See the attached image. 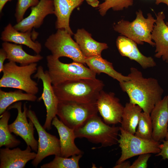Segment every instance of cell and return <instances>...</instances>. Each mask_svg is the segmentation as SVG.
Segmentation results:
<instances>
[{
    "instance_id": "obj_31",
    "label": "cell",
    "mask_w": 168,
    "mask_h": 168,
    "mask_svg": "<svg viewBox=\"0 0 168 168\" xmlns=\"http://www.w3.org/2000/svg\"><path fill=\"white\" fill-rule=\"evenodd\" d=\"M40 0H18L15 14L17 23L22 21L27 9L34 7L39 2Z\"/></svg>"
},
{
    "instance_id": "obj_25",
    "label": "cell",
    "mask_w": 168,
    "mask_h": 168,
    "mask_svg": "<svg viewBox=\"0 0 168 168\" xmlns=\"http://www.w3.org/2000/svg\"><path fill=\"white\" fill-rule=\"evenodd\" d=\"M142 110L139 105L130 102L124 106L122 115L121 128L135 134Z\"/></svg>"
},
{
    "instance_id": "obj_19",
    "label": "cell",
    "mask_w": 168,
    "mask_h": 168,
    "mask_svg": "<svg viewBox=\"0 0 168 168\" xmlns=\"http://www.w3.org/2000/svg\"><path fill=\"white\" fill-rule=\"evenodd\" d=\"M156 16L151 34L152 39L155 44V56L168 62V26L165 22V16L163 12H159Z\"/></svg>"
},
{
    "instance_id": "obj_26",
    "label": "cell",
    "mask_w": 168,
    "mask_h": 168,
    "mask_svg": "<svg viewBox=\"0 0 168 168\" xmlns=\"http://www.w3.org/2000/svg\"><path fill=\"white\" fill-rule=\"evenodd\" d=\"M19 90L7 92L0 89V115L5 112L13 104L21 100L35 101L37 97L35 95L23 92Z\"/></svg>"
},
{
    "instance_id": "obj_29",
    "label": "cell",
    "mask_w": 168,
    "mask_h": 168,
    "mask_svg": "<svg viewBox=\"0 0 168 168\" xmlns=\"http://www.w3.org/2000/svg\"><path fill=\"white\" fill-rule=\"evenodd\" d=\"M153 126L150 114L142 112L135 135L145 139H152Z\"/></svg>"
},
{
    "instance_id": "obj_40",
    "label": "cell",
    "mask_w": 168,
    "mask_h": 168,
    "mask_svg": "<svg viewBox=\"0 0 168 168\" xmlns=\"http://www.w3.org/2000/svg\"><path fill=\"white\" fill-rule=\"evenodd\" d=\"M166 24L168 26V22H166Z\"/></svg>"
},
{
    "instance_id": "obj_18",
    "label": "cell",
    "mask_w": 168,
    "mask_h": 168,
    "mask_svg": "<svg viewBox=\"0 0 168 168\" xmlns=\"http://www.w3.org/2000/svg\"><path fill=\"white\" fill-rule=\"evenodd\" d=\"M137 44L133 41L122 35L119 36L116 40V46L122 56L134 60L144 69L156 66V63L154 59L141 53Z\"/></svg>"
},
{
    "instance_id": "obj_24",
    "label": "cell",
    "mask_w": 168,
    "mask_h": 168,
    "mask_svg": "<svg viewBox=\"0 0 168 168\" xmlns=\"http://www.w3.org/2000/svg\"><path fill=\"white\" fill-rule=\"evenodd\" d=\"M85 63L93 72L97 74L105 73L119 82L127 81L128 76H125L116 71L113 64L103 58L101 55L95 56L86 58Z\"/></svg>"
},
{
    "instance_id": "obj_12",
    "label": "cell",
    "mask_w": 168,
    "mask_h": 168,
    "mask_svg": "<svg viewBox=\"0 0 168 168\" xmlns=\"http://www.w3.org/2000/svg\"><path fill=\"white\" fill-rule=\"evenodd\" d=\"M33 77L40 79L43 83V92L38 101L43 100L46 110L45 121L43 126L44 128L49 130L52 128V122L56 116L59 100L56 95L52 85V81L48 71H44L42 66L37 67L36 73Z\"/></svg>"
},
{
    "instance_id": "obj_23",
    "label": "cell",
    "mask_w": 168,
    "mask_h": 168,
    "mask_svg": "<svg viewBox=\"0 0 168 168\" xmlns=\"http://www.w3.org/2000/svg\"><path fill=\"white\" fill-rule=\"evenodd\" d=\"M2 45L7 53V59L9 61L19 63L21 65L36 63L43 58V57L39 54L32 55L27 54L23 50L21 44L4 42Z\"/></svg>"
},
{
    "instance_id": "obj_33",
    "label": "cell",
    "mask_w": 168,
    "mask_h": 168,
    "mask_svg": "<svg viewBox=\"0 0 168 168\" xmlns=\"http://www.w3.org/2000/svg\"><path fill=\"white\" fill-rule=\"evenodd\" d=\"M162 142L163 143L160 145L161 151L156 156H161L164 160L168 159V140H164Z\"/></svg>"
},
{
    "instance_id": "obj_17",
    "label": "cell",
    "mask_w": 168,
    "mask_h": 168,
    "mask_svg": "<svg viewBox=\"0 0 168 168\" xmlns=\"http://www.w3.org/2000/svg\"><path fill=\"white\" fill-rule=\"evenodd\" d=\"M38 35V33L32 30L25 32L19 31L9 23L2 32L0 39L4 42L24 45L32 49L37 54H39L42 50V45L38 41H35Z\"/></svg>"
},
{
    "instance_id": "obj_14",
    "label": "cell",
    "mask_w": 168,
    "mask_h": 168,
    "mask_svg": "<svg viewBox=\"0 0 168 168\" xmlns=\"http://www.w3.org/2000/svg\"><path fill=\"white\" fill-rule=\"evenodd\" d=\"M31 10L29 16L13 26L15 29L25 32L39 28L46 16L54 14L53 0H40L37 5L31 7Z\"/></svg>"
},
{
    "instance_id": "obj_5",
    "label": "cell",
    "mask_w": 168,
    "mask_h": 168,
    "mask_svg": "<svg viewBox=\"0 0 168 168\" xmlns=\"http://www.w3.org/2000/svg\"><path fill=\"white\" fill-rule=\"evenodd\" d=\"M136 15L135 19L132 22L122 19L114 24V30L137 44H143L145 42L155 46L151 34L156 19L151 13H148L147 17L145 18L140 10L136 12Z\"/></svg>"
},
{
    "instance_id": "obj_22",
    "label": "cell",
    "mask_w": 168,
    "mask_h": 168,
    "mask_svg": "<svg viewBox=\"0 0 168 168\" xmlns=\"http://www.w3.org/2000/svg\"><path fill=\"white\" fill-rule=\"evenodd\" d=\"M74 39L86 58L101 55L102 51L108 48L106 43L95 40L91 34L84 29L77 30L74 34Z\"/></svg>"
},
{
    "instance_id": "obj_20",
    "label": "cell",
    "mask_w": 168,
    "mask_h": 168,
    "mask_svg": "<svg viewBox=\"0 0 168 168\" xmlns=\"http://www.w3.org/2000/svg\"><path fill=\"white\" fill-rule=\"evenodd\" d=\"M52 125L57 129L59 137L60 156L68 157L74 155L82 154L83 152L76 146V138L74 129L64 124L57 116L53 119Z\"/></svg>"
},
{
    "instance_id": "obj_38",
    "label": "cell",
    "mask_w": 168,
    "mask_h": 168,
    "mask_svg": "<svg viewBox=\"0 0 168 168\" xmlns=\"http://www.w3.org/2000/svg\"><path fill=\"white\" fill-rule=\"evenodd\" d=\"M161 3L166 4L168 7V0H156V4L158 5Z\"/></svg>"
},
{
    "instance_id": "obj_3",
    "label": "cell",
    "mask_w": 168,
    "mask_h": 168,
    "mask_svg": "<svg viewBox=\"0 0 168 168\" xmlns=\"http://www.w3.org/2000/svg\"><path fill=\"white\" fill-rule=\"evenodd\" d=\"M37 66L36 63L20 66L12 61L6 63L0 80V87L16 88L35 95L39 89L31 76L37 71Z\"/></svg>"
},
{
    "instance_id": "obj_35",
    "label": "cell",
    "mask_w": 168,
    "mask_h": 168,
    "mask_svg": "<svg viewBox=\"0 0 168 168\" xmlns=\"http://www.w3.org/2000/svg\"><path fill=\"white\" fill-rule=\"evenodd\" d=\"M131 164L129 161H124L119 164H115L114 168H130Z\"/></svg>"
},
{
    "instance_id": "obj_32",
    "label": "cell",
    "mask_w": 168,
    "mask_h": 168,
    "mask_svg": "<svg viewBox=\"0 0 168 168\" xmlns=\"http://www.w3.org/2000/svg\"><path fill=\"white\" fill-rule=\"evenodd\" d=\"M151 153H146L139 155L137 159L131 165L130 168H147V161Z\"/></svg>"
},
{
    "instance_id": "obj_37",
    "label": "cell",
    "mask_w": 168,
    "mask_h": 168,
    "mask_svg": "<svg viewBox=\"0 0 168 168\" xmlns=\"http://www.w3.org/2000/svg\"><path fill=\"white\" fill-rule=\"evenodd\" d=\"M12 0H0V12H2V9L5 4L8 1Z\"/></svg>"
},
{
    "instance_id": "obj_11",
    "label": "cell",
    "mask_w": 168,
    "mask_h": 168,
    "mask_svg": "<svg viewBox=\"0 0 168 168\" xmlns=\"http://www.w3.org/2000/svg\"><path fill=\"white\" fill-rule=\"evenodd\" d=\"M22 103L20 101L15 102L8 108L7 110L16 109L17 115L12 123L8 124V128L11 133L20 137L25 141L27 146H30L32 150L37 152L38 151V141L34 136L35 127L33 123L30 120L28 122L27 119V108L26 103L23 105V110H22Z\"/></svg>"
},
{
    "instance_id": "obj_36",
    "label": "cell",
    "mask_w": 168,
    "mask_h": 168,
    "mask_svg": "<svg viewBox=\"0 0 168 168\" xmlns=\"http://www.w3.org/2000/svg\"><path fill=\"white\" fill-rule=\"evenodd\" d=\"M87 3L94 7H98L99 4L98 0H85Z\"/></svg>"
},
{
    "instance_id": "obj_16",
    "label": "cell",
    "mask_w": 168,
    "mask_h": 168,
    "mask_svg": "<svg viewBox=\"0 0 168 168\" xmlns=\"http://www.w3.org/2000/svg\"><path fill=\"white\" fill-rule=\"evenodd\" d=\"M153 132L152 139L161 142L165 138L168 126V95L158 102L150 114Z\"/></svg>"
},
{
    "instance_id": "obj_4",
    "label": "cell",
    "mask_w": 168,
    "mask_h": 168,
    "mask_svg": "<svg viewBox=\"0 0 168 168\" xmlns=\"http://www.w3.org/2000/svg\"><path fill=\"white\" fill-rule=\"evenodd\" d=\"M74 130L76 138H85L91 142L100 144L102 147H110L118 143L120 127L110 126L97 114Z\"/></svg>"
},
{
    "instance_id": "obj_2",
    "label": "cell",
    "mask_w": 168,
    "mask_h": 168,
    "mask_svg": "<svg viewBox=\"0 0 168 168\" xmlns=\"http://www.w3.org/2000/svg\"><path fill=\"white\" fill-rule=\"evenodd\" d=\"M53 86L59 100L96 104L104 84L96 78H81Z\"/></svg>"
},
{
    "instance_id": "obj_39",
    "label": "cell",
    "mask_w": 168,
    "mask_h": 168,
    "mask_svg": "<svg viewBox=\"0 0 168 168\" xmlns=\"http://www.w3.org/2000/svg\"><path fill=\"white\" fill-rule=\"evenodd\" d=\"M165 139L166 140H168V126L167 133L166 136V137Z\"/></svg>"
},
{
    "instance_id": "obj_30",
    "label": "cell",
    "mask_w": 168,
    "mask_h": 168,
    "mask_svg": "<svg viewBox=\"0 0 168 168\" xmlns=\"http://www.w3.org/2000/svg\"><path fill=\"white\" fill-rule=\"evenodd\" d=\"M133 0H105L99 4L98 7L101 15L104 16L110 8L114 11H119L132 6Z\"/></svg>"
},
{
    "instance_id": "obj_1",
    "label": "cell",
    "mask_w": 168,
    "mask_h": 168,
    "mask_svg": "<svg viewBox=\"0 0 168 168\" xmlns=\"http://www.w3.org/2000/svg\"><path fill=\"white\" fill-rule=\"evenodd\" d=\"M128 76V80L119 82L122 90L128 94L130 102L138 105L143 112L150 114L155 105L162 99L163 89L156 79L144 77L135 68H130Z\"/></svg>"
},
{
    "instance_id": "obj_6",
    "label": "cell",
    "mask_w": 168,
    "mask_h": 168,
    "mask_svg": "<svg viewBox=\"0 0 168 168\" xmlns=\"http://www.w3.org/2000/svg\"><path fill=\"white\" fill-rule=\"evenodd\" d=\"M46 60L47 71L53 86L79 79L96 78V74L82 63L73 61L63 63L51 54L46 57Z\"/></svg>"
},
{
    "instance_id": "obj_34",
    "label": "cell",
    "mask_w": 168,
    "mask_h": 168,
    "mask_svg": "<svg viewBox=\"0 0 168 168\" xmlns=\"http://www.w3.org/2000/svg\"><path fill=\"white\" fill-rule=\"evenodd\" d=\"M7 59V54L5 51L1 48L0 49V72H2L4 64V63Z\"/></svg>"
},
{
    "instance_id": "obj_9",
    "label": "cell",
    "mask_w": 168,
    "mask_h": 168,
    "mask_svg": "<svg viewBox=\"0 0 168 168\" xmlns=\"http://www.w3.org/2000/svg\"><path fill=\"white\" fill-rule=\"evenodd\" d=\"M71 34L64 29H58L46 39L44 45L54 58L66 57L73 62L85 63L86 58Z\"/></svg>"
},
{
    "instance_id": "obj_10",
    "label": "cell",
    "mask_w": 168,
    "mask_h": 168,
    "mask_svg": "<svg viewBox=\"0 0 168 168\" xmlns=\"http://www.w3.org/2000/svg\"><path fill=\"white\" fill-rule=\"evenodd\" d=\"M27 117L33 123L38 134V151L35 158L31 164L37 167L45 157L54 155L60 156L59 140L55 136L48 133L40 124L35 112L30 106L27 111Z\"/></svg>"
},
{
    "instance_id": "obj_13",
    "label": "cell",
    "mask_w": 168,
    "mask_h": 168,
    "mask_svg": "<svg viewBox=\"0 0 168 168\" xmlns=\"http://www.w3.org/2000/svg\"><path fill=\"white\" fill-rule=\"evenodd\" d=\"M96 104L98 112L105 123L114 125L121 123L124 107L114 93L102 90Z\"/></svg>"
},
{
    "instance_id": "obj_27",
    "label": "cell",
    "mask_w": 168,
    "mask_h": 168,
    "mask_svg": "<svg viewBox=\"0 0 168 168\" xmlns=\"http://www.w3.org/2000/svg\"><path fill=\"white\" fill-rule=\"evenodd\" d=\"M11 116L10 113L6 110L0 115V147L12 148L19 145L21 142L12 135L8 128V122Z\"/></svg>"
},
{
    "instance_id": "obj_7",
    "label": "cell",
    "mask_w": 168,
    "mask_h": 168,
    "mask_svg": "<svg viewBox=\"0 0 168 168\" xmlns=\"http://www.w3.org/2000/svg\"><path fill=\"white\" fill-rule=\"evenodd\" d=\"M98 112L96 104L59 100L57 115L64 124L74 130Z\"/></svg>"
},
{
    "instance_id": "obj_8",
    "label": "cell",
    "mask_w": 168,
    "mask_h": 168,
    "mask_svg": "<svg viewBox=\"0 0 168 168\" xmlns=\"http://www.w3.org/2000/svg\"><path fill=\"white\" fill-rule=\"evenodd\" d=\"M118 140L121 155L116 164L133 156L146 153L157 154L161 151L160 142L153 139H145L129 133L120 127Z\"/></svg>"
},
{
    "instance_id": "obj_28",
    "label": "cell",
    "mask_w": 168,
    "mask_h": 168,
    "mask_svg": "<svg viewBox=\"0 0 168 168\" xmlns=\"http://www.w3.org/2000/svg\"><path fill=\"white\" fill-rule=\"evenodd\" d=\"M82 154L74 155L70 158L55 156L49 163L43 164L41 168H79V161Z\"/></svg>"
},
{
    "instance_id": "obj_15",
    "label": "cell",
    "mask_w": 168,
    "mask_h": 168,
    "mask_svg": "<svg viewBox=\"0 0 168 168\" xmlns=\"http://www.w3.org/2000/svg\"><path fill=\"white\" fill-rule=\"evenodd\" d=\"M30 146L24 150L17 147L0 149V168H24L27 163L36 157V153L32 152Z\"/></svg>"
},
{
    "instance_id": "obj_21",
    "label": "cell",
    "mask_w": 168,
    "mask_h": 168,
    "mask_svg": "<svg viewBox=\"0 0 168 168\" xmlns=\"http://www.w3.org/2000/svg\"><path fill=\"white\" fill-rule=\"evenodd\" d=\"M54 14L57 20L56 29H64L72 35L73 33L69 26V19L72 11L80 6L83 0H53Z\"/></svg>"
}]
</instances>
